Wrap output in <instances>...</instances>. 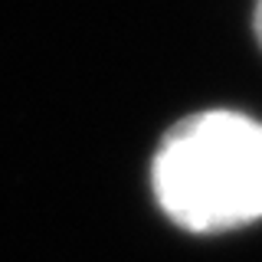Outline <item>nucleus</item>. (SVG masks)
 <instances>
[{
  "instance_id": "obj_2",
  "label": "nucleus",
  "mask_w": 262,
  "mask_h": 262,
  "mask_svg": "<svg viewBox=\"0 0 262 262\" xmlns=\"http://www.w3.org/2000/svg\"><path fill=\"white\" fill-rule=\"evenodd\" d=\"M252 27H256V39L262 46V0H256V13H252Z\"/></svg>"
},
{
  "instance_id": "obj_1",
  "label": "nucleus",
  "mask_w": 262,
  "mask_h": 262,
  "mask_svg": "<svg viewBox=\"0 0 262 262\" xmlns=\"http://www.w3.org/2000/svg\"><path fill=\"white\" fill-rule=\"evenodd\" d=\"M154 196L180 229L223 233L262 220V121L213 108L177 121L154 154Z\"/></svg>"
}]
</instances>
